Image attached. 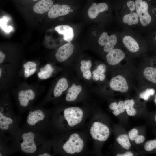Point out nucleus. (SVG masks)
<instances>
[{
  "mask_svg": "<svg viewBox=\"0 0 156 156\" xmlns=\"http://www.w3.org/2000/svg\"><path fill=\"white\" fill-rule=\"evenodd\" d=\"M84 146L83 140L77 133L71 134L62 146L64 150L67 153L73 154L81 152Z\"/></svg>",
  "mask_w": 156,
  "mask_h": 156,
  "instance_id": "1",
  "label": "nucleus"
},
{
  "mask_svg": "<svg viewBox=\"0 0 156 156\" xmlns=\"http://www.w3.org/2000/svg\"><path fill=\"white\" fill-rule=\"evenodd\" d=\"M90 133L94 139L105 141L108 138L110 131L108 127L106 125L99 122L96 121L91 127Z\"/></svg>",
  "mask_w": 156,
  "mask_h": 156,
  "instance_id": "2",
  "label": "nucleus"
},
{
  "mask_svg": "<svg viewBox=\"0 0 156 156\" xmlns=\"http://www.w3.org/2000/svg\"><path fill=\"white\" fill-rule=\"evenodd\" d=\"M64 118L68 125L73 127L80 123L83 117L82 110L78 107H70L65 109L64 111Z\"/></svg>",
  "mask_w": 156,
  "mask_h": 156,
  "instance_id": "3",
  "label": "nucleus"
},
{
  "mask_svg": "<svg viewBox=\"0 0 156 156\" xmlns=\"http://www.w3.org/2000/svg\"><path fill=\"white\" fill-rule=\"evenodd\" d=\"M34 133L29 132L24 133L22 136L23 142L21 144L22 151L26 153H32L36 150V147L34 141Z\"/></svg>",
  "mask_w": 156,
  "mask_h": 156,
  "instance_id": "4",
  "label": "nucleus"
},
{
  "mask_svg": "<svg viewBox=\"0 0 156 156\" xmlns=\"http://www.w3.org/2000/svg\"><path fill=\"white\" fill-rule=\"evenodd\" d=\"M117 42V37L115 35L112 34L109 36L106 32L102 34L98 40V43L100 45L105 46L103 49L106 52L113 49Z\"/></svg>",
  "mask_w": 156,
  "mask_h": 156,
  "instance_id": "5",
  "label": "nucleus"
},
{
  "mask_svg": "<svg viewBox=\"0 0 156 156\" xmlns=\"http://www.w3.org/2000/svg\"><path fill=\"white\" fill-rule=\"evenodd\" d=\"M109 86L112 90L122 93L127 92L129 89V86L126 79L121 75L113 77L110 81Z\"/></svg>",
  "mask_w": 156,
  "mask_h": 156,
  "instance_id": "6",
  "label": "nucleus"
},
{
  "mask_svg": "<svg viewBox=\"0 0 156 156\" xmlns=\"http://www.w3.org/2000/svg\"><path fill=\"white\" fill-rule=\"evenodd\" d=\"M73 49V45L70 42L61 46L58 49L55 54L57 60L60 62L66 60L71 55Z\"/></svg>",
  "mask_w": 156,
  "mask_h": 156,
  "instance_id": "7",
  "label": "nucleus"
},
{
  "mask_svg": "<svg viewBox=\"0 0 156 156\" xmlns=\"http://www.w3.org/2000/svg\"><path fill=\"white\" fill-rule=\"evenodd\" d=\"M70 7L66 5H60L55 4L53 5L49 10L48 13V17L51 19L68 14L70 12Z\"/></svg>",
  "mask_w": 156,
  "mask_h": 156,
  "instance_id": "8",
  "label": "nucleus"
},
{
  "mask_svg": "<svg viewBox=\"0 0 156 156\" xmlns=\"http://www.w3.org/2000/svg\"><path fill=\"white\" fill-rule=\"evenodd\" d=\"M125 57L124 52L118 49H113L108 52L106 59L108 64L114 65L119 63Z\"/></svg>",
  "mask_w": 156,
  "mask_h": 156,
  "instance_id": "9",
  "label": "nucleus"
},
{
  "mask_svg": "<svg viewBox=\"0 0 156 156\" xmlns=\"http://www.w3.org/2000/svg\"><path fill=\"white\" fill-rule=\"evenodd\" d=\"M54 29L59 34L63 35V39L65 41L70 42L74 37L73 29L69 26L66 25H59L55 27Z\"/></svg>",
  "mask_w": 156,
  "mask_h": 156,
  "instance_id": "10",
  "label": "nucleus"
},
{
  "mask_svg": "<svg viewBox=\"0 0 156 156\" xmlns=\"http://www.w3.org/2000/svg\"><path fill=\"white\" fill-rule=\"evenodd\" d=\"M108 8V5L105 3H101L97 4L96 3H93L88 9V15L90 18H95L99 13L107 10Z\"/></svg>",
  "mask_w": 156,
  "mask_h": 156,
  "instance_id": "11",
  "label": "nucleus"
},
{
  "mask_svg": "<svg viewBox=\"0 0 156 156\" xmlns=\"http://www.w3.org/2000/svg\"><path fill=\"white\" fill-rule=\"evenodd\" d=\"M35 96V93L31 89L20 91L18 94V99L20 105L23 107L27 106L29 101L34 99Z\"/></svg>",
  "mask_w": 156,
  "mask_h": 156,
  "instance_id": "12",
  "label": "nucleus"
},
{
  "mask_svg": "<svg viewBox=\"0 0 156 156\" xmlns=\"http://www.w3.org/2000/svg\"><path fill=\"white\" fill-rule=\"evenodd\" d=\"M53 4L51 0H41L33 6V10L36 13L42 14L49 10Z\"/></svg>",
  "mask_w": 156,
  "mask_h": 156,
  "instance_id": "13",
  "label": "nucleus"
},
{
  "mask_svg": "<svg viewBox=\"0 0 156 156\" xmlns=\"http://www.w3.org/2000/svg\"><path fill=\"white\" fill-rule=\"evenodd\" d=\"M45 117L44 114L40 110L31 111L27 117V123L30 125H34L38 122L43 120Z\"/></svg>",
  "mask_w": 156,
  "mask_h": 156,
  "instance_id": "14",
  "label": "nucleus"
},
{
  "mask_svg": "<svg viewBox=\"0 0 156 156\" xmlns=\"http://www.w3.org/2000/svg\"><path fill=\"white\" fill-rule=\"evenodd\" d=\"M123 43L130 51L135 53L139 49V44L135 40L130 36H126L123 38Z\"/></svg>",
  "mask_w": 156,
  "mask_h": 156,
  "instance_id": "15",
  "label": "nucleus"
},
{
  "mask_svg": "<svg viewBox=\"0 0 156 156\" xmlns=\"http://www.w3.org/2000/svg\"><path fill=\"white\" fill-rule=\"evenodd\" d=\"M82 87L80 85H76L73 83L72 86L68 90L65 99L68 102L75 101L82 90Z\"/></svg>",
  "mask_w": 156,
  "mask_h": 156,
  "instance_id": "16",
  "label": "nucleus"
},
{
  "mask_svg": "<svg viewBox=\"0 0 156 156\" xmlns=\"http://www.w3.org/2000/svg\"><path fill=\"white\" fill-rule=\"evenodd\" d=\"M68 85L67 80L64 78L60 79L58 81L54 90V95L55 97H58L63 92L66 90Z\"/></svg>",
  "mask_w": 156,
  "mask_h": 156,
  "instance_id": "17",
  "label": "nucleus"
},
{
  "mask_svg": "<svg viewBox=\"0 0 156 156\" xmlns=\"http://www.w3.org/2000/svg\"><path fill=\"white\" fill-rule=\"evenodd\" d=\"M106 70V68L105 65L101 64L99 65L96 69L92 72L93 79L95 81H97L99 79L101 81H103L105 77L104 73Z\"/></svg>",
  "mask_w": 156,
  "mask_h": 156,
  "instance_id": "18",
  "label": "nucleus"
},
{
  "mask_svg": "<svg viewBox=\"0 0 156 156\" xmlns=\"http://www.w3.org/2000/svg\"><path fill=\"white\" fill-rule=\"evenodd\" d=\"M109 107L113 111L112 113L115 116L119 115L125 111L124 103L122 101H120L118 103L116 102H112L110 104Z\"/></svg>",
  "mask_w": 156,
  "mask_h": 156,
  "instance_id": "19",
  "label": "nucleus"
},
{
  "mask_svg": "<svg viewBox=\"0 0 156 156\" xmlns=\"http://www.w3.org/2000/svg\"><path fill=\"white\" fill-rule=\"evenodd\" d=\"M135 7L137 14L140 17L142 13L149 12V5L147 2L142 0H136Z\"/></svg>",
  "mask_w": 156,
  "mask_h": 156,
  "instance_id": "20",
  "label": "nucleus"
},
{
  "mask_svg": "<svg viewBox=\"0 0 156 156\" xmlns=\"http://www.w3.org/2000/svg\"><path fill=\"white\" fill-rule=\"evenodd\" d=\"M143 74L147 80L156 84V69L152 67H147L144 70Z\"/></svg>",
  "mask_w": 156,
  "mask_h": 156,
  "instance_id": "21",
  "label": "nucleus"
},
{
  "mask_svg": "<svg viewBox=\"0 0 156 156\" xmlns=\"http://www.w3.org/2000/svg\"><path fill=\"white\" fill-rule=\"evenodd\" d=\"M54 69L50 64H47L38 73V77L42 79H45L49 78L52 75Z\"/></svg>",
  "mask_w": 156,
  "mask_h": 156,
  "instance_id": "22",
  "label": "nucleus"
},
{
  "mask_svg": "<svg viewBox=\"0 0 156 156\" xmlns=\"http://www.w3.org/2000/svg\"><path fill=\"white\" fill-rule=\"evenodd\" d=\"M128 136L131 141H134L135 143L138 144L143 143L145 140L144 136L138 135V131L135 128H133L129 131Z\"/></svg>",
  "mask_w": 156,
  "mask_h": 156,
  "instance_id": "23",
  "label": "nucleus"
},
{
  "mask_svg": "<svg viewBox=\"0 0 156 156\" xmlns=\"http://www.w3.org/2000/svg\"><path fill=\"white\" fill-rule=\"evenodd\" d=\"M129 136L125 134H122L118 136L116 139L118 144L123 148L129 150L131 147Z\"/></svg>",
  "mask_w": 156,
  "mask_h": 156,
  "instance_id": "24",
  "label": "nucleus"
},
{
  "mask_svg": "<svg viewBox=\"0 0 156 156\" xmlns=\"http://www.w3.org/2000/svg\"><path fill=\"white\" fill-rule=\"evenodd\" d=\"M125 110L129 116H134L137 113L136 110L133 107L135 104L133 99H127L124 101Z\"/></svg>",
  "mask_w": 156,
  "mask_h": 156,
  "instance_id": "25",
  "label": "nucleus"
},
{
  "mask_svg": "<svg viewBox=\"0 0 156 156\" xmlns=\"http://www.w3.org/2000/svg\"><path fill=\"white\" fill-rule=\"evenodd\" d=\"M123 21L125 24L131 26L133 24H136L138 22V17L135 12L131 13L125 15L123 18Z\"/></svg>",
  "mask_w": 156,
  "mask_h": 156,
  "instance_id": "26",
  "label": "nucleus"
},
{
  "mask_svg": "<svg viewBox=\"0 0 156 156\" xmlns=\"http://www.w3.org/2000/svg\"><path fill=\"white\" fill-rule=\"evenodd\" d=\"M13 123L12 120L9 117L4 116L1 112H0V128L2 130H6L8 129L9 125Z\"/></svg>",
  "mask_w": 156,
  "mask_h": 156,
  "instance_id": "27",
  "label": "nucleus"
},
{
  "mask_svg": "<svg viewBox=\"0 0 156 156\" xmlns=\"http://www.w3.org/2000/svg\"><path fill=\"white\" fill-rule=\"evenodd\" d=\"M155 92V90L153 88H148L140 93L139 95V97L140 98L143 99L145 101H148L151 96L154 94Z\"/></svg>",
  "mask_w": 156,
  "mask_h": 156,
  "instance_id": "28",
  "label": "nucleus"
},
{
  "mask_svg": "<svg viewBox=\"0 0 156 156\" xmlns=\"http://www.w3.org/2000/svg\"><path fill=\"white\" fill-rule=\"evenodd\" d=\"M36 64L32 61H28L24 64L23 65L25 69L24 70V75L25 77H29V74L30 70L33 68H36Z\"/></svg>",
  "mask_w": 156,
  "mask_h": 156,
  "instance_id": "29",
  "label": "nucleus"
},
{
  "mask_svg": "<svg viewBox=\"0 0 156 156\" xmlns=\"http://www.w3.org/2000/svg\"><path fill=\"white\" fill-rule=\"evenodd\" d=\"M144 148L146 151H148L156 149V139L146 142L144 144Z\"/></svg>",
  "mask_w": 156,
  "mask_h": 156,
  "instance_id": "30",
  "label": "nucleus"
},
{
  "mask_svg": "<svg viewBox=\"0 0 156 156\" xmlns=\"http://www.w3.org/2000/svg\"><path fill=\"white\" fill-rule=\"evenodd\" d=\"M81 66L80 67V70L83 73L87 70H90L92 65L91 62L89 60L87 61L82 60L81 62Z\"/></svg>",
  "mask_w": 156,
  "mask_h": 156,
  "instance_id": "31",
  "label": "nucleus"
},
{
  "mask_svg": "<svg viewBox=\"0 0 156 156\" xmlns=\"http://www.w3.org/2000/svg\"><path fill=\"white\" fill-rule=\"evenodd\" d=\"M127 5L131 12L134 10L135 9V4L133 1H128L127 3Z\"/></svg>",
  "mask_w": 156,
  "mask_h": 156,
  "instance_id": "32",
  "label": "nucleus"
},
{
  "mask_svg": "<svg viewBox=\"0 0 156 156\" xmlns=\"http://www.w3.org/2000/svg\"><path fill=\"white\" fill-rule=\"evenodd\" d=\"M83 76L86 79H90L92 77V73L91 71L90 70H88L85 71L83 73Z\"/></svg>",
  "mask_w": 156,
  "mask_h": 156,
  "instance_id": "33",
  "label": "nucleus"
},
{
  "mask_svg": "<svg viewBox=\"0 0 156 156\" xmlns=\"http://www.w3.org/2000/svg\"><path fill=\"white\" fill-rule=\"evenodd\" d=\"M133 153L130 151H127L123 153L118 154L116 155L117 156H133Z\"/></svg>",
  "mask_w": 156,
  "mask_h": 156,
  "instance_id": "34",
  "label": "nucleus"
},
{
  "mask_svg": "<svg viewBox=\"0 0 156 156\" xmlns=\"http://www.w3.org/2000/svg\"><path fill=\"white\" fill-rule=\"evenodd\" d=\"M5 57V55L3 52L0 51V63L1 64L3 62Z\"/></svg>",
  "mask_w": 156,
  "mask_h": 156,
  "instance_id": "35",
  "label": "nucleus"
},
{
  "mask_svg": "<svg viewBox=\"0 0 156 156\" xmlns=\"http://www.w3.org/2000/svg\"><path fill=\"white\" fill-rule=\"evenodd\" d=\"M38 156H51V155H50L48 153H45L39 155Z\"/></svg>",
  "mask_w": 156,
  "mask_h": 156,
  "instance_id": "36",
  "label": "nucleus"
},
{
  "mask_svg": "<svg viewBox=\"0 0 156 156\" xmlns=\"http://www.w3.org/2000/svg\"><path fill=\"white\" fill-rule=\"evenodd\" d=\"M2 74V70L1 68H0V76L1 77Z\"/></svg>",
  "mask_w": 156,
  "mask_h": 156,
  "instance_id": "37",
  "label": "nucleus"
},
{
  "mask_svg": "<svg viewBox=\"0 0 156 156\" xmlns=\"http://www.w3.org/2000/svg\"><path fill=\"white\" fill-rule=\"evenodd\" d=\"M154 119H155V121L156 122V114H155V115Z\"/></svg>",
  "mask_w": 156,
  "mask_h": 156,
  "instance_id": "38",
  "label": "nucleus"
},
{
  "mask_svg": "<svg viewBox=\"0 0 156 156\" xmlns=\"http://www.w3.org/2000/svg\"><path fill=\"white\" fill-rule=\"evenodd\" d=\"M155 103L156 104V95L155 96Z\"/></svg>",
  "mask_w": 156,
  "mask_h": 156,
  "instance_id": "39",
  "label": "nucleus"
},
{
  "mask_svg": "<svg viewBox=\"0 0 156 156\" xmlns=\"http://www.w3.org/2000/svg\"><path fill=\"white\" fill-rule=\"evenodd\" d=\"M33 1H38V0H33Z\"/></svg>",
  "mask_w": 156,
  "mask_h": 156,
  "instance_id": "40",
  "label": "nucleus"
},
{
  "mask_svg": "<svg viewBox=\"0 0 156 156\" xmlns=\"http://www.w3.org/2000/svg\"><path fill=\"white\" fill-rule=\"evenodd\" d=\"M0 156H2L1 154V153H0Z\"/></svg>",
  "mask_w": 156,
  "mask_h": 156,
  "instance_id": "41",
  "label": "nucleus"
}]
</instances>
